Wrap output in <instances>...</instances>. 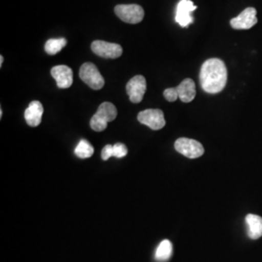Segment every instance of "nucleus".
Wrapping results in <instances>:
<instances>
[{
	"label": "nucleus",
	"mask_w": 262,
	"mask_h": 262,
	"mask_svg": "<svg viewBox=\"0 0 262 262\" xmlns=\"http://www.w3.org/2000/svg\"><path fill=\"white\" fill-rule=\"evenodd\" d=\"M246 223L249 226L248 235L251 239L256 240L262 236V217L257 215L249 214L246 216Z\"/></svg>",
	"instance_id": "4468645a"
},
{
	"label": "nucleus",
	"mask_w": 262,
	"mask_h": 262,
	"mask_svg": "<svg viewBox=\"0 0 262 262\" xmlns=\"http://www.w3.org/2000/svg\"><path fill=\"white\" fill-rule=\"evenodd\" d=\"M94 152V147L86 140L80 141L76 147L75 155L79 159H89Z\"/></svg>",
	"instance_id": "f3484780"
},
{
	"label": "nucleus",
	"mask_w": 262,
	"mask_h": 262,
	"mask_svg": "<svg viewBox=\"0 0 262 262\" xmlns=\"http://www.w3.org/2000/svg\"><path fill=\"white\" fill-rule=\"evenodd\" d=\"M43 113H44V108L41 102H39L37 100L30 102L25 112L26 122H28L29 126L36 127L41 123Z\"/></svg>",
	"instance_id": "f8f14e48"
},
{
	"label": "nucleus",
	"mask_w": 262,
	"mask_h": 262,
	"mask_svg": "<svg viewBox=\"0 0 262 262\" xmlns=\"http://www.w3.org/2000/svg\"><path fill=\"white\" fill-rule=\"evenodd\" d=\"M165 99L169 102H175L179 98L178 93L176 88H169L166 89L163 93Z\"/></svg>",
	"instance_id": "6ab92c4d"
},
{
	"label": "nucleus",
	"mask_w": 262,
	"mask_h": 262,
	"mask_svg": "<svg viewBox=\"0 0 262 262\" xmlns=\"http://www.w3.org/2000/svg\"><path fill=\"white\" fill-rule=\"evenodd\" d=\"M138 121L144 125H147L152 130H159L164 127L165 119L164 114L159 109H147L138 114Z\"/></svg>",
	"instance_id": "423d86ee"
},
{
	"label": "nucleus",
	"mask_w": 262,
	"mask_h": 262,
	"mask_svg": "<svg viewBox=\"0 0 262 262\" xmlns=\"http://www.w3.org/2000/svg\"><path fill=\"white\" fill-rule=\"evenodd\" d=\"M117 115L118 111L114 104L103 102L93 116L90 125L93 130L101 132L107 128L108 122H113L117 118Z\"/></svg>",
	"instance_id": "f03ea898"
},
{
	"label": "nucleus",
	"mask_w": 262,
	"mask_h": 262,
	"mask_svg": "<svg viewBox=\"0 0 262 262\" xmlns=\"http://www.w3.org/2000/svg\"><path fill=\"white\" fill-rule=\"evenodd\" d=\"M67 44L66 38H56V39H49L45 44V51L48 55L54 56L58 54Z\"/></svg>",
	"instance_id": "dca6fc26"
},
{
	"label": "nucleus",
	"mask_w": 262,
	"mask_h": 262,
	"mask_svg": "<svg viewBox=\"0 0 262 262\" xmlns=\"http://www.w3.org/2000/svg\"><path fill=\"white\" fill-rule=\"evenodd\" d=\"M113 147H114V157H116L118 159H122L123 157H125L128 152L126 146L122 143H117Z\"/></svg>",
	"instance_id": "a211bd4d"
},
{
	"label": "nucleus",
	"mask_w": 262,
	"mask_h": 262,
	"mask_svg": "<svg viewBox=\"0 0 262 262\" xmlns=\"http://www.w3.org/2000/svg\"><path fill=\"white\" fill-rule=\"evenodd\" d=\"M172 252H173V246L171 242L169 240H163L157 248L156 254H155L156 259L160 262L166 261L170 258Z\"/></svg>",
	"instance_id": "2eb2a0df"
},
{
	"label": "nucleus",
	"mask_w": 262,
	"mask_h": 262,
	"mask_svg": "<svg viewBox=\"0 0 262 262\" xmlns=\"http://www.w3.org/2000/svg\"><path fill=\"white\" fill-rule=\"evenodd\" d=\"M176 90L178 93L179 98L184 103L191 102L196 95L195 83L189 78L185 79L178 86H176Z\"/></svg>",
	"instance_id": "ddd939ff"
},
{
	"label": "nucleus",
	"mask_w": 262,
	"mask_h": 262,
	"mask_svg": "<svg viewBox=\"0 0 262 262\" xmlns=\"http://www.w3.org/2000/svg\"><path fill=\"white\" fill-rule=\"evenodd\" d=\"M147 90V82L142 75L134 76L126 84V93L132 103H140Z\"/></svg>",
	"instance_id": "6e6552de"
},
{
	"label": "nucleus",
	"mask_w": 262,
	"mask_h": 262,
	"mask_svg": "<svg viewBox=\"0 0 262 262\" xmlns=\"http://www.w3.org/2000/svg\"><path fill=\"white\" fill-rule=\"evenodd\" d=\"M92 51L96 56L103 58H118L122 55V48L116 43L95 40L92 43Z\"/></svg>",
	"instance_id": "0eeeda50"
},
{
	"label": "nucleus",
	"mask_w": 262,
	"mask_h": 262,
	"mask_svg": "<svg viewBox=\"0 0 262 262\" xmlns=\"http://www.w3.org/2000/svg\"><path fill=\"white\" fill-rule=\"evenodd\" d=\"M111 157H114V147L112 145H106L101 152V158L103 160H108Z\"/></svg>",
	"instance_id": "aec40b11"
},
{
	"label": "nucleus",
	"mask_w": 262,
	"mask_h": 262,
	"mask_svg": "<svg viewBox=\"0 0 262 262\" xmlns=\"http://www.w3.org/2000/svg\"><path fill=\"white\" fill-rule=\"evenodd\" d=\"M2 114H3L2 110H0V118H2Z\"/></svg>",
	"instance_id": "4be33fe9"
},
{
	"label": "nucleus",
	"mask_w": 262,
	"mask_h": 262,
	"mask_svg": "<svg viewBox=\"0 0 262 262\" xmlns=\"http://www.w3.org/2000/svg\"><path fill=\"white\" fill-rule=\"evenodd\" d=\"M51 74L59 89H68L73 84V72L68 66H55L51 69Z\"/></svg>",
	"instance_id": "9b49d317"
},
{
	"label": "nucleus",
	"mask_w": 262,
	"mask_h": 262,
	"mask_svg": "<svg viewBox=\"0 0 262 262\" xmlns=\"http://www.w3.org/2000/svg\"><path fill=\"white\" fill-rule=\"evenodd\" d=\"M79 76L84 84L95 91L101 90L105 84L104 78L100 74L99 70L92 62H85L81 66Z\"/></svg>",
	"instance_id": "20e7f679"
},
{
	"label": "nucleus",
	"mask_w": 262,
	"mask_h": 262,
	"mask_svg": "<svg viewBox=\"0 0 262 262\" xmlns=\"http://www.w3.org/2000/svg\"><path fill=\"white\" fill-rule=\"evenodd\" d=\"M200 84L208 94L221 93L227 83V69L220 58H210L202 64L200 70Z\"/></svg>",
	"instance_id": "f257e3e1"
},
{
	"label": "nucleus",
	"mask_w": 262,
	"mask_h": 262,
	"mask_svg": "<svg viewBox=\"0 0 262 262\" xmlns=\"http://www.w3.org/2000/svg\"><path fill=\"white\" fill-rule=\"evenodd\" d=\"M115 13L118 16L119 19H122V21L131 25H136L141 23L144 16L145 12L140 5L137 4H121L117 5L115 7Z\"/></svg>",
	"instance_id": "7ed1b4c3"
},
{
	"label": "nucleus",
	"mask_w": 262,
	"mask_h": 262,
	"mask_svg": "<svg viewBox=\"0 0 262 262\" xmlns=\"http://www.w3.org/2000/svg\"><path fill=\"white\" fill-rule=\"evenodd\" d=\"M175 149L188 159H197L204 154V148L201 143L188 138H179L175 142Z\"/></svg>",
	"instance_id": "39448f33"
},
{
	"label": "nucleus",
	"mask_w": 262,
	"mask_h": 262,
	"mask_svg": "<svg viewBox=\"0 0 262 262\" xmlns=\"http://www.w3.org/2000/svg\"><path fill=\"white\" fill-rule=\"evenodd\" d=\"M196 6L191 0H181L177 5L175 19L182 28H187L193 21L192 12Z\"/></svg>",
	"instance_id": "1a4fd4ad"
},
{
	"label": "nucleus",
	"mask_w": 262,
	"mask_h": 262,
	"mask_svg": "<svg viewBox=\"0 0 262 262\" xmlns=\"http://www.w3.org/2000/svg\"><path fill=\"white\" fill-rule=\"evenodd\" d=\"M3 60H4L3 56H0V66H2V64H3Z\"/></svg>",
	"instance_id": "412c9836"
},
{
	"label": "nucleus",
	"mask_w": 262,
	"mask_h": 262,
	"mask_svg": "<svg viewBox=\"0 0 262 262\" xmlns=\"http://www.w3.org/2000/svg\"><path fill=\"white\" fill-rule=\"evenodd\" d=\"M257 23L256 10L253 7H249L244 10L236 18L230 20V26L234 29H250Z\"/></svg>",
	"instance_id": "9d476101"
}]
</instances>
